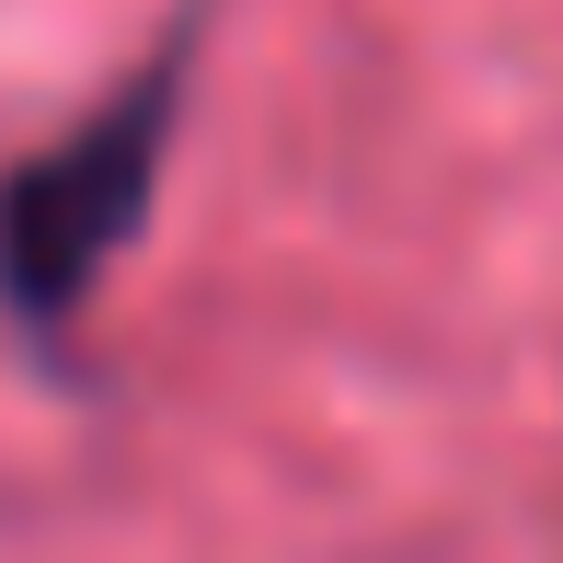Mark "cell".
Instances as JSON below:
<instances>
[{"label":"cell","instance_id":"1","mask_svg":"<svg viewBox=\"0 0 563 563\" xmlns=\"http://www.w3.org/2000/svg\"><path fill=\"white\" fill-rule=\"evenodd\" d=\"M150 162H162V81L115 92L69 150H46V162H23L0 185V288H12V311L58 322L104 276V253L139 230Z\"/></svg>","mask_w":563,"mask_h":563}]
</instances>
